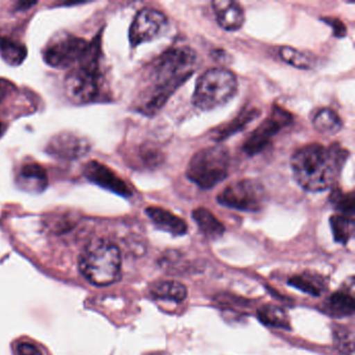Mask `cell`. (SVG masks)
Returning <instances> with one entry per match:
<instances>
[{"mask_svg": "<svg viewBox=\"0 0 355 355\" xmlns=\"http://www.w3.org/2000/svg\"><path fill=\"white\" fill-rule=\"evenodd\" d=\"M323 21L331 26L332 30H334V35L336 38H343V37L346 36V26L338 18L326 17L323 18Z\"/></svg>", "mask_w": 355, "mask_h": 355, "instance_id": "f1b7e54d", "label": "cell"}, {"mask_svg": "<svg viewBox=\"0 0 355 355\" xmlns=\"http://www.w3.org/2000/svg\"><path fill=\"white\" fill-rule=\"evenodd\" d=\"M336 344L340 352L350 355L353 352V336L346 328L336 330Z\"/></svg>", "mask_w": 355, "mask_h": 355, "instance_id": "83f0119b", "label": "cell"}, {"mask_svg": "<svg viewBox=\"0 0 355 355\" xmlns=\"http://www.w3.org/2000/svg\"><path fill=\"white\" fill-rule=\"evenodd\" d=\"M313 125L320 134L332 136L342 130L343 121L334 110L324 107L313 116Z\"/></svg>", "mask_w": 355, "mask_h": 355, "instance_id": "ac0fdd59", "label": "cell"}, {"mask_svg": "<svg viewBox=\"0 0 355 355\" xmlns=\"http://www.w3.org/2000/svg\"><path fill=\"white\" fill-rule=\"evenodd\" d=\"M145 211L159 230L173 236H184L188 232L186 221L168 209L159 207H148Z\"/></svg>", "mask_w": 355, "mask_h": 355, "instance_id": "5bb4252c", "label": "cell"}, {"mask_svg": "<svg viewBox=\"0 0 355 355\" xmlns=\"http://www.w3.org/2000/svg\"><path fill=\"white\" fill-rule=\"evenodd\" d=\"M348 157L349 151L338 143L328 146L311 143L295 151L291 167L301 188L320 192L336 184Z\"/></svg>", "mask_w": 355, "mask_h": 355, "instance_id": "7a4b0ae2", "label": "cell"}, {"mask_svg": "<svg viewBox=\"0 0 355 355\" xmlns=\"http://www.w3.org/2000/svg\"><path fill=\"white\" fill-rule=\"evenodd\" d=\"M330 226L336 242L347 244L354 232V217L336 214L330 218Z\"/></svg>", "mask_w": 355, "mask_h": 355, "instance_id": "44dd1931", "label": "cell"}, {"mask_svg": "<svg viewBox=\"0 0 355 355\" xmlns=\"http://www.w3.org/2000/svg\"><path fill=\"white\" fill-rule=\"evenodd\" d=\"M279 55L282 61L299 69H311L315 66V59L313 57H309L307 53L293 47H280Z\"/></svg>", "mask_w": 355, "mask_h": 355, "instance_id": "cb8c5ba5", "label": "cell"}, {"mask_svg": "<svg viewBox=\"0 0 355 355\" xmlns=\"http://www.w3.org/2000/svg\"><path fill=\"white\" fill-rule=\"evenodd\" d=\"M10 83L5 82V80H0V103L7 97L10 92Z\"/></svg>", "mask_w": 355, "mask_h": 355, "instance_id": "4dcf8cb0", "label": "cell"}, {"mask_svg": "<svg viewBox=\"0 0 355 355\" xmlns=\"http://www.w3.org/2000/svg\"><path fill=\"white\" fill-rule=\"evenodd\" d=\"M293 119L294 118L290 112L274 105L271 114L246 139L243 145V151L249 157L259 155L278 132L292 124Z\"/></svg>", "mask_w": 355, "mask_h": 355, "instance_id": "9c48e42d", "label": "cell"}, {"mask_svg": "<svg viewBox=\"0 0 355 355\" xmlns=\"http://www.w3.org/2000/svg\"><path fill=\"white\" fill-rule=\"evenodd\" d=\"M151 294L155 298L178 303L186 299L188 291L186 286L175 280H164L153 284Z\"/></svg>", "mask_w": 355, "mask_h": 355, "instance_id": "d6986e66", "label": "cell"}, {"mask_svg": "<svg viewBox=\"0 0 355 355\" xmlns=\"http://www.w3.org/2000/svg\"><path fill=\"white\" fill-rule=\"evenodd\" d=\"M140 157L145 167L155 168L163 163L164 153L157 147L145 145L140 148Z\"/></svg>", "mask_w": 355, "mask_h": 355, "instance_id": "484cf974", "label": "cell"}, {"mask_svg": "<svg viewBox=\"0 0 355 355\" xmlns=\"http://www.w3.org/2000/svg\"><path fill=\"white\" fill-rule=\"evenodd\" d=\"M238 88L234 72L226 68H211L197 80L193 103L202 111L217 109L234 98Z\"/></svg>", "mask_w": 355, "mask_h": 355, "instance_id": "277c9868", "label": "cell"}, {"mask_svg": "<svg viewBox=\"0 0 355 355\" xmlns=\"http://www.w3.org/2000/svg\"><path fill=\"white\" fill-rule=\"evenodd\" d=\"M196 62V53L188 46L173 47L157 57L149 66L146 84L137 101L139 111L157 114L194 73Z\"/></svg>", "mask_w": 355, "mask_h": 355, "instance_id": "6da1fadb", "label": "cell"}, {"mask_svg": "<svg viewBox=\"0 0 355 355\" xmlns=\"http://www.w3.org/2000/svg\"><path fill=\"white\" fill-rule=\"evenodd\" d=\"M329 202L338 213L350 217L354 216V193H345L342 189L334 188L330 193Z\"/></svg>", "mask_w": 355, "mask_h": 355, "instance_id": "d4e9b609", "label": "cell"}, {"mask_svg": "<svg viewBox=\"0 0 355 355\" xmlns=\"http://www.w3.org/2000/svg\"><path fill=\"white\" fill-rule=\"evenodd\" d=\"M0 55L6 63L11 66H19L28 55L24 44L10 38H0Z\"/></svg>", "mask_w": 355, "mask_h": 355, "instance_id": "ffe728a7", "label": "cell"}, {"mask_svg": "<svg viewBox=\"0 0 355 355\" xmlns=\"http://www.w3.org/2000/svg\"><path fill=\"white\" fill-rule=\"evenodd\" d=\"M90 144L86 139L71 132H64L49 141L46 151L51 157L66 161H73L87 155Z\"/></svg>", "mask_w": 355, "mask_h": 355, "instance_id": "8fae6325", "label": "cell"}, {"mask_svg": "<svg viewBox=\"0 0 355 355\" xmlns=\"http://www.w3.org/2000/svg\"><path fill=\"white\" fill-rule=\"evenodd\" d=\"M85 176L90 182L112 191L116 194L123 197L132 196V191L128 188L126 182L119 178L115 172L112 171L107 166L98 162H90L85 168Z\"/></svg>", "mask_w": 355, "mask_h": 355, "instance_id": "7c38bea8", "label": "cell"}, {"mask_svg": "<svg viewBox=\"0 0 355 355\" xmlns=\"http://www.w3.org/2000/svg\"><path fill=\"white\" fill-rule=\"evenodd\" d=\"M1 135H3V124L0 122V137H1Z\"/></svg>", "mask_w": 355, "mask_h": 355, "instance_id": "1f68e13d", "label": "cell"}, {"mask_svg": "<svg viewBox=\"0 0 355 355\" xmlns=\"http://www.w3.org/2000/svg\"><path fill=\"white\" fill-rule=\"evenodd\" d=\"M259 114H261V112L257 109L243 110L240 115L236 116L230 123L225 124L224 126H220L217 130H214L211 138L217 142L226 140L232 135L244 130L247 124L252 122Z\"/></svg>", "mask_w": 355, "mask_h": 355, "instance_id": "e0dca14e", "label": "cell"}, {"mask_svg": "<svg viewBox=\"0 0 355 355\" xmlns=\"http://www.w3.org/2000/svg\"><path fill=\"white\" fill-rule=\"evenodd\" d=\"M165 14L155 9L141 10L130 28V41L136 47L143 43L153 40L167 26Z\"/></svg>", "mask_w": 355, "mask_h": 355, "instance_id": "30bf717a", "label": "cell"}, {"mask_svg": "<svg viewBox=\"0 0 355 355\" xmlns=\"http://www.w3.org/2000/svg\"><path fill=\"white\" fill-rule=\"evenodd\" d=\"M150 355H165V354H162V353H161V354H159V353H155V354H150Z\"/></svg>", "mask_w": 355, "mask_h": 355, "instance_id": "d6a6232c", "label": "cell"}, {"mask_svg": "<svg viewBox=\"0 0 355 355\" xmlns=\"http://www.w3.org/2000/svg\"><path fill=\"white\" fill-rule=\"evenodd\" d=\"M18 355H42L38 348L28 343H22L18 346Z\"/></svg>", "mask_w": 355, "mask_h": 355, "instance_id": "f546056e", "label": "cell"}, {"mask_svg": "<svg viewBox=\"0 0 355 355\" xmlns=\"http://www.w3.org/2000/svg\"><path fill=\"white\" fill-rule=\"evenodd\" d=\"M218 24L227 32H236L245 22L242 6L232 0H216L211 3Z\"/></svg>", "mask_w": 355, "mask_h": 355, "instance_id": "4fadbf2b", "label": "cell"}, {"mask_svg": "<svg viewBox=\"0 0 355 355\" xmlns=\"http://www.w3.org/2000/svg\"><path fill=\"white\" fill-rule=\"evenodd\" d=\"M266 200L265 187L252 178H244L228 184L217 196L219 205L244 211H261Z\"/></svg>", "mask_w": 355, "mask_h": 355, "instance_id": "52a82bcc", "label": "cell"}, {"mask_svg": "<svg viewBox=\"0 0 355 355\" xmlns=\"http://www.w3.org/2000/svg\"><path fill=\"white\" fill-rule=\"evenodd\" d=\"M99 80L98 64L76 66L66 76V95L76 103H91L98 96Z\"/></svg>", "mask_w": 355, "mask_h": 355, "instance_id": "ba28073f", "label": "cell"}, {"mask_svg": "<svg viewBox=\"0 0 355 355\" xmlns=\"http://www.w3.org/2000/svg\"><path fill=\"white\" fill-rule=\"evenodd\" d=\"M230 155L226 147L211 146L195 153L187 168V176L201 189L214 188L228 178Z\"/></svg>", "mask_w": 355, "mask_h": 355, "instance_id": "5b68a950", "label": "cell"}, {"mask_svg": "<svg viewBox=\"0 0 355 355\" xmlns=\"http://www.w3.org/2000/svg\"><path fill=\"white\" fill-rule=\"evenodd\" d=\"M17 184L26 192L41 193L49 186V176L38 164H26L18 173Z\"/></svg>", "mask_w": 355, "mask_h": 355, "instance_id": "9a60e30c", "label": "cell"}, {"mask_svg": "<svg viewBox=\"0 0 355 355\" xmlns=\"http://www.w3.org/2000/svg\"><path fill=\"white\" fill-rule=\"evenodd\" d=\"M257 315L266 325L284 329L290 328L288 315L282 307L272 304L263 305L257 311Z\"/></svg>", "mask_w": 355, "mask_h": 355, "instance_id": "7402d4cb", "label": "cell"}, {"mask_svg": "<svg viewBox=\"0 0 355 355\" xmlns=\"http://www.w3.org/2000/svg\"><path fill=\"white\" fill-rule=\"evenodd\" d=\"M80 273L97 286H110L119 278L121 272V253L109 241L91 242L80 257Z\"/></svg>", "mask_w": 355, "mask_h": 355, "instance_id": "3957f363", "label": "cell"}, {"mask_svg": "<svg viewBox=\"0 0 355 355\" xmlns=\"http://www.w3.org/2000/svg\"><path fill=\"white\" fill-rule=\"evenodd\" d=\"M288 284L306 294L313 295V296H319L321 294V288L315 284V280H311V278L307 276H293L288 280Z\"/></svg>", "mask_w": 355, "mask_h": 355, "instance_id": "4316f807", "label": "cell"}, {"mask_svg": "<svg viewBox=\"0 0 355 355\" xmlns=\"http://www.w3.org/2000/svg\"><path fill=\"white\" fill-rule=\"evenodd\" d=\"M193 219L196 222L200 232L207 238H221L225 232V226L217 219L215 215L207 207H198L193 211Z\"/></svg>", "mask_w": 355, "mask_h": 355, "instance_id": "2e32d148", "label": "cell"}, {"mask_svg": "<svg viewBox=\"0 0 355 355\" xmlns=\"http://www.w3.org/2000/svg\"><path fill=\"white\" fill-rule=\"evenodd\" d=\"M328 311L336 317H346L352 315L354 311V298L347 293L336 292L328 298Z\"/></svg>", "mask_w": 355, "mask_h": 355, "instance_id": "603a6c76", "label": "cell"}, {"mask_svg": "<svg viewBox=\"0 0 355 355\" xmlns=\"http://www.w3.org/2000/svg\"><path fill=\"white\" fill-rule=\"evenodd\" d=\"M98 53L97 43H89L84 39L66 34L49 43L43 51V58L51 67L65 69L98 60Z\"/></svg>", "mask_w": 355, "mask_h": 355, "instance_id": "8992f818", "label": "cell"}]
</instances>
